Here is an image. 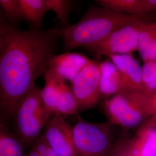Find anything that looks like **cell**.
Wrapping results in <instances>:
<instances>
[{
  "mask_svg": "<svg viewBox=\"0 0 156 156\" xmlns=\"http://www.w3.org/2000/svg\"><path fill=\"white\" fill-rule=\"evenodd\" d=\"M138 51L144 62H156V24L147 19L142 23Z\"/></svg>",
  "mask_w": 156,
  "mask_h": 156,
  "instance_id": "obj_13",
  "label": "cell"
},
{
  "mask_svg": "<svg viewBox=\"0 0 156 156\" xmlns=\"http://www.w3.org/2000/svg\"><path fill=\"white\" fill-rule=\"evenodd\" d=\"M0 8L12 24L23 20L20 0H0Z\"/></svg>",
  "mask_w": 156,
  "mask_h": 156,
  "instance_id": "obj_20",
  "label": "cell"
},
{
  "mask_svg": "<svg viewBox=\"0 0 156 156\" xmlns=\"http://www.w3.org/2000/svg\"><path fill=\"white\" fill-rule=\"evenodd\" d=\"M51 115L43 104L41 89L35 85L17 104L12 117V132L26 150L39 138Z\"/></svg>",
  "mask_w": 156,
  "mask_h": 156,
  "instance_id": "obj_3",
  "label": "cell"
},
{
  "mask_svg": "<svg viewBox=\"0 0 156 156\" xmlns=\"http://www.w3.org/2000/svg\"><path fill=\"white\" fill-rule=\"evenodd\" d=\"M101 97H111L122 89V80L116 66L110 59L99 62Z\"/></svg>",
  "mask_w": 156,
  "mask_h": 156,
  "instance_id": "obj_12",
  "label": "cell"
},
{
  "mask_svg": "<svg viewBox=\"0 0 156 156\" xmlns=\"http://www.w3.org/2000/svg\"><path fill=\"white\" fill-rule=\"evenodd\" d=\"M133 138L123 135L117 138L111 151L106 156H132Z\"/></svg>",
  "mask_w": 156,
  "mask_h": 156,
  "instance_id": "obj_22",
  "label": "cell"
},
{
  "mask_svg": "<svg viewBox=\"0 0 156 156\" xmlns=\"http://www.w3.org/2000/svg\"><path fill=\"white\" fill-rule=\"evenodd\" d=\"M156 14L145 16L133 22L128 23L117 29L98 45L90 48L97 57L122 55H133L138 49V38L142 23L150 18L154 17Z\"/></svg>",
  "mask_w": 156,
  "mask_h": 156,
  "instance_id": "obj_6",
  "label": "cell"
},
{
  "mask_svg": "<svg viewBox=\"0 0 156 156\" xmlns=\"http://www.w3.org/2000/svg\"><path fill=\"white\" fill-rule=\"evenodd\" d=\"M117 67L122 80L123 90L145 91L142 67L133 55H114L108 57Z\"/></svg>",
  "mask_w": 156,
  "mask_h": 156,
  "instance_id": "obj_10",
  "label": "cell"
},
{
  "mask_svg": "<svg viewBox=\"0 0 156 156\" xmlns=\"http://www.w3.org/2000/svg\"></svg>",
  "mask_w": 156,
  "mask_h": 156,
  "instance_id": "obj_28",
  "label": "cell"
},
{
  "mask_svg": "<svg viewBox=\"0 0 156 156\" xmlns=\"http://www.w3.org/2000/svg\"><path fill=\"white\" fill-rule=\"evenodd\" d=\"M155 114H156V90L149 95L147 100L148 118Z\"/></svg>",
  "mask_w": 156,
  "mask_h": 156,
  "instance_id": "obj_25",
  "label": "cell"
},
{
  "mask_svg": "<svg viewBox=\"0 0 156 156\" xmlns=\"http://www.w3.org/2000/svg\"><path fill=\"white\" fill-rule=\"evenodd\" d=\"M49 11L53 12L56 17L65 27L69 26L68 19L70 11L71 1L68 0H45Z\"/></svg>",
  "mask_w": 156,
  "mask_h": 156,
  "instance_id": "obj_19",
  "label": "cell"
},
{
  "mask_svg": "<svg viewBox=\"0 0 156 156\" xmlns=\"http://www.w3.org/2000/svg\"><path fill=\"white\" fill-rule=\"evenodd\" d=\"M149 94L143 91L123 90L107 99L104 108L109 122L127 129L140 127L148 118Z\"/></svg>",
  "mask_w": 156,
  "mask_h": 156,
  "instance_id": "obj_4",
  "label": "cell"
},
{
  "mask_svg": "<svg viewBox=\"0 0 156 156\" xmlns=\"http://www.w3.org/2000/svg\"><path fill=\"white\" fill-rule=\"evenodd\" d=\"M23 20L33 29H41L44 18L49 12L45 0H20Z\"/></svg>",
  "mask_w": 156,
  "mask_h": 156,
  "instance_id": "obj_15",
  "label": "cell"
},
{
  "mask_svg": "<svg viewBox=\"0 0 156 156\" xmlns=\"http://www.w3.org/2000/svg\"><path fill=\"white\" fill-rule=\"evenodd\" d=\"M99 6L128 16H148L156 13V0H97Z\"/></svg>",
  "mask_w": 156,
  "mask_h": 156,
  "instance_id": "obj_11",
  "label": "cell"
},
{
  "mask_svg": "<svg viewBox=\"0 0 156 156\" xmlns=\"http://www.w3.org/2000/svg\"><path fill=\"white\" fill-rule=\"evenodd\" d=\"M78 111L94 108L101 98L99 62L91 60L71 82Z\"/></svg>",
  "mask_w": 156,
  "mask_h": 156,
  "instance_id": "obj_7",
  "label": "cell"
},
{
  "mask_svg": "<svg viewBox=\"0 0 156 156\" xmlns=\"http://www.w3.org/2000/svg\"><path fill=\"white\" fill-rule=\"evenodd\" d=\"M25 156H40V155L37 150L33 146H32L26 152Z\"/></svg>",
  "mask_w": 156,
  "mask_h": 156,
  "instance_id": "obj_27",
  "label": "cell"
},
{
  "mask_svg": "<svg viewBox=\"0 0 156 156\" xmlns=\"http://www.w3.org/2000/svg\"><path fill=\"white\" fill-rule=\"evenodd\" d=\"M73 126V140L76 156H106L116 140L109 122L87 121L79 114Z\"/></svg>",
  "mask_w": 156,
  "mask_h": 156,
  "instance_id": "obj_5",
  "label": "cell"
},
{
  "mask_svg": "<svg viewBox=\"0 0 156 156\" xmlns=\"http://www.w3.org/2000/svg\"><path fill=\"white\" fill-rule=\"evenodd\" d=\"M79 114L78 107L71 86L64 81L56 105L54 115L62 116H76Z\"/></svg>",
  "mask_w": 156,
  "mask_h": 156,
  "instance_id": "obj_18",
  "label": "cell"
},
{
  "mask_svg": "<svg viewBox=\"0 0 156 156\" xmlns=\"http://www.w3.org/2000/svg\"><path fill=\"white\" fill-rule=\"evenodd\" d=\"M132 156H156V128H139L133 137Z\"/></svg>",
  "mask_w": 156,
  "mask_h": 156,
  "instance_id": "obj_14",
  "label": "cell"
},
{
  "mask_svg": "<svg viewBox=\"0 0 156 156\" xmlns=\"http://www.w3.org/2000/svg\"><path fill=\"white\" fill-rule=\"evenodd\" d=\"M144 16L125 15L100 6H91L78 22L53 31L62 40L66 50L79 47L89 49L100 44L117 29Z\"/></svg>",
  "mask_w": 156,
  "mask_h": 156,
  "instance_id": "obj_2",
  "label": "cell"
},
{
  "mask_svg": "<svg viewBox=\"0 0 156 156\" xmlns=\"http://www.w3.org/2000/svg\"><path fill=\"white\" fill-rule=\"evenodd\" d=\"M139 128H156V114L147 119Z\"/></svg>",
  "mask_w": 156,
  "mask_h": 156,
  "instance_id": "obj_26",
  "label": "cell"
},
{
  "mask_svg": "<svg viewBox=\"0 0 156 156\" xmlns=\"http://www.w3.org/2000/svg\"><path fill=\"white\" fill-rule=\"evenodd\" d=\"M142 78L146 92L152 93L156 90V62H144L142 66Z\"/></svg>",
  "mask_w": 156,
  "mask_h": 156,
  "instance_id": "obj_21",
  "label": "cell"
},
{
  "mask_svg": "<svg viewBox=\"0 0 156 156\" xmlns=\"http://www.w3.org/2000/svg\"><path fill=\"white\" fill-rule=\"evenodd\" d=\"M26 149L8 126L0 124V156H25Z\"/></svg>",
  "mask_w": 156,
  "mask_h": 156,
  "instance_id": "obj_17",
  "label": "cell"
},
{
  "mask_svg": "<svg viewBox=\"0 0 156 156\" xmlns=\"http://www.w3.org/2000/svg\"><path fill=\"white\" fill-rule=\"evenodd\" d=\"M58 39L53 29H12L0 50L1 124L8 126L17 104L45 74Z\"/></svg>",
  "mask_w": 156,
  "mask_h": 156,
  "instance_id": "obj_1",
  "label": "cell"
},
{
  "mask_svg": "<svg viewBox=\"0 0 156 156\" xmlns=\"http://www.w3.org/2000/svg\"><path fill=\"white\" fill-rule=\"evenodd\" d=\"M15 26L5 16L0 8V50L6 37Z\"/></svg>",
  "mask_w": 156,
  "mask_h": 156,
  "instance_id": "obj_24",
  "label": "cell"
},
{
  "mask_svg": "<svg viewBox=\"0 0 156 156\" xmlns=\"http://www.w3.org/2000/svg\"><path fill=\"white\" fill-rule=\"evenodd\" d=\"M91 60L78 53H65L50 59L47 70L64 81L71 82Z\"/></svg>",
  "mask_w": 156,
  "mask_h": 156,
  "instance_id": "obj_9",
  "label": "cell"
},
{
  "mask_svg": "<svg viewBox=\"0 0 156 156\" xmlns=\"http://www.w3.org/2000/svg\"><path fill=\"white\" fill-rule=\"evenodd\" d=\"M42 135L59 156H76L73 140V126L64 117L51 115Z\"/></svg>",
  "mask_w": 156,
  "mask_h": 156,
  "instance_id": "obj_8",
  "label": "cell"
},
{
  "mask_svg": "<svg viewBox=\"0 0 156 156\" xmlns=\"http://www.w3.org/2000/svg\"><path fill=\"white\" fill-rule=\"evenodd\" d=\"M44 75L45 84L41 89V98L46 110L54 115L64 80L57 78L48 70H46Z\"/></svg>",
  "mask_w": 156,
  "mask_h": 156,
  "instance_id": "obj_16",
  "label": "cell"
},
{
  "mask_svg": "<svg viewBox=\"0 0 156 156\" xmlns=\"http://www.w3.org/2000/svg\"><path fill=\"white\" fill-rule=\"evenodd\" d=\"M32 146L37 150L40 156H59L46 142L42 134Z\"/></svg>",
  "mask_w": 156,
  "mask_h": 156,
  "instance_id": "obj_23",
  "label": "cell"
}]
</instances>
